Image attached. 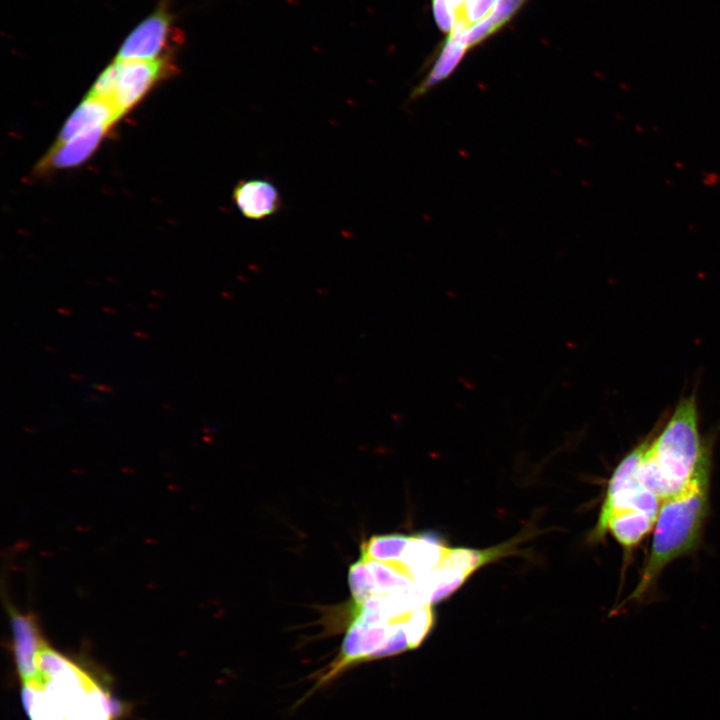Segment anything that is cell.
Instances as JSON below:
<instances>
[{"label":"cell","mask_w":720,"mask_h":720,"mask_svg":"<svg viewBox=\"0 0 720 720\" xmlns=\"http://www.w3.org/2000/svg\"><path fill=\"white\" fill-rule=\"evenodd\" d=\"M432 606L417 607L397 597L354 604L337 656L314 676L318 690L355 666L416 649L433 626Z\"/></svg>","instance_id":"1"},{"label":"cell","mask_w":720,"mask_h":720,"mask_svg":"<svg viewBox=\"0 0 720 720\" xmlns=\"http://www.w3.org/2000/svg\"><path fill=\"white\" fill-rule=\"evenodd\" d=\"M634 449L638 480L661 501L686 489L711 465V446L700 433L695 394L682 398Z\"/></svg>","instance_id":"2"},{"label":"cell","mask_w":720,"mask_h":720,"mask_svg":"<svg viewBox=\"0 0 720 720\" xmlns=\"http://www.w3.org/2000/svg\"><path fill=\"white\" fill-rule=\"evenodd\" d=\"M38 680L23 685L30 720H111L114 706L85 671L49 647L38 657Z\"/></svg>","instance_id":"3"},{"label":"cell","mask_w":720,"mask_h":720,"mask_svg":"<svg viewBox=\"0 0 720 720\" xmlns=\"http://www.w3.org/2000/svg\"><path fill=\"white\" fill-rule=\"evenodd\" d=\"M710 472L708 465L681 493L662 501L648 558L628 600L646 597L671 562L696 548L709 510Z\"/></svg>","instance_id":"4"},{"label":"cell","mask_w":720,"mask_h":720,"mask_svg":"<svg viewBox=\"0 0 720 720\" xmlns=\"http://www.w3.org/2000/svg\"><path fill=\"white\" fill-rule=\"evenodd\" d=\"M636 460L637 456L633 448L614 469L608 481L599 518L592 534L599 531L615 514L643 512L657 517L662 501L638 480Z\"/></svg>","instance_id":"5"},{"label":"cell","mask_w":720,"mask_h":720,"mask_svg":"<svg viewBox=\"0 0 720 720\" xmlns=\"http://www.w3.org/2000/svg\"><path fill=\"white\" fill-rule=\"evenodd\" d=\"M116 81L111 101L124 114L152 88L166 71L162 59L115 60Z\"/></svg>","instance_id":"6"},{"label":"cell","mask_w":720,"mask_h":720,"mask_svg":"<svg viewBox=\"0 0 720 720\" xmlns=\"http://www.w3.org/2000/svg\"><path fill=\"white\" fill-rule=\"evenodd\" d=\"M14 657L23 685L38 680V657L46 644L35 618L13 607L8 608Z\"/></svg>","instance_id":"7"},{"label":"cell","mask_w":720,"mask_h":720,"mask_svg":"<svg viewBox=\"0 0 720 720\" xmlns=\"http://www.w3.org/2000/svg\"><path fill=\"white\" fill-rule=\"evenodd\" d=\"M171 35L168 16L158 11L142 21L125 39L118 60H157Z\"/></svg>","instance_id":"8"},{"label":"cell","mask_w":720,"mask_h":720,"mask_svg":"<svg viewBox=\"0 0 720 720\" xmlns=\"http://www.w3.org/2000/svg\"><path fill=\"white\" fill-rule=\"evenodd\" d=\"M232 199L240 213L250 220L266 219L279 212L283 204L277 187L266 179L239 181Z\"/></svg>","instance_id":"9"},{"label":"cell","mask_w":720,"mask_h":720,"mask_svg":"<svg viewBox=\"0 0 720 720\" xmlns=\"http://www.w3.org/2000/svg\"><path fill=\"white\" fill-rule=\"evenodd\" d=\"M109 126L85 130L67 141L56 143L39 163V171L70 168L84 162L95 151Z\"/></svg>","instance_id":"10"},{"label":"cell","mask_w":720,"mask_h":720,"mask_svg":"<svg viewBox=\"0 0 720 720\" xmlns=\"http://www.w3.org/2000/svg\"><path fill=\"white\" fill-rule=\"evenodd\" d=\"M466 30L454 29L448 34L431 70L412 90L410 94L411 101L425 95L454 72L469 50L464 36Z\"/></svg>","instance_id":"11"},{"label":"cell","mask_w":720,"mask_h":720,"mask_svg":"<svg viewBox=\"0 0 720 720\" xmlns=\"http://www.w3.org/2000/svg\"><path fill=\"white\" fill-rule=\"evenodd\" d=\"M120 116L112 101L88 95L68 118L56 143L67 141L93 127H110Z\"/></svg>","instance_id":"12"},{"label":"cell","mask_w":720,"mask_h":720,"mask_svg":"<svg viewBox=\"0 0 720 720\" xmlns=\"http://www.w3.org/2000/svg\"><path fill=\"white\" fill-rule=\"evenodd\" d=\"M656 517L643 512H624L611 516L592 538L600 540L607 533L626 553L633 551L653 529Z\"/></svg>","instance_id":"13"},{"label":"cell","mask_w":720,"mask_h":720,"mask_svg":"<svg viewBox=\"0 0 720 720\" xmlns=\"http://www.w3.org/2000/svg\"><path fill=\"white\" fill-rule=\"evenodd\" d=\"M527 0H497L492 12L483 20L471 25L465 32L469 49L504 27Z\"/></svg>","instance_id":"14"},{"label":"cell","mask_w":720,"mask_h":720,"mask_svg":"<svg viewBox=\"0 0 720 720\" xmlns=\"http://www.w3.org/2000/svg\"><path fill=\"white\" fill-rule=\"evenodd\" d=\"M497 0H466L457 21L465 22L468 27L485 19L494 9Z\"/></svg>","instance_id":"15"},{"label":"cell","mask_w":720,"mask_h":720,"mask_svg":"<svg viewBox=\"0 0 720 720\" xmlns=\"http://www.w3.org/2000/svg\"><path fill=\"white\" fill-rule=\"evenodd\" d=\"M115 81L116 63L114 61L100 74L88 95L111 101L115 88Z\"/></svg>","instance_id":"16"},{"label":"cell","mask_w":720,"mask_h":720,"mask_svg":"<svg viewBox=\"0 0 720 720\" xmlns=\"http://www.w3.org/2000/svg\"><path fill=\"white\" fill-rule=\"evenodd\" d=\"M432 12L438 28L449 34L456 22L457 16L448 0H432Z\"/></svg>","instance_id":"17"},{"label":"cell","mask_w":720,"mask_h":720,"mask_svg":"<svg viewBox=\"0 0 720 720\" xmlns=\"http://www.w3.org/2000/svg\"><path fill=\"white\" fill-rule=\"evenodd\" d=\"M701 182L707 188H714L720 184V174L714 170L704 171L701 175Z\"/></svg>","instance_id":"18"},{"label":"cell","mask_w":720,"mask_h":720,"mask_svg":"<svg viewBox=\"0 0 720 720\" xmlns=\"http://www.w3.org/2000/svg\"><path fill=\"white\" fill-rule=\"evenodd\" d=\"M448 1L450 3L451 7L453 8V10L455 11L457 20H458L459 14H460L462 7H463L464 3L466 2V0H448Z\"/></svg>","instance_id":"19"},{"label":"cell","mask_w":720,"mask_h":720,"mask_svg":"<svg viewBox=\"0 0 720 720\" xmlns=\"http://www.w3.org/2000/svg\"><path fill=\"white\" fill-rule=\"evenodd\" d=\"M95 388H97L100 391H104L106 393H110L112 391V388L106 385H94Z\"/></svg>","instance_id":"20"},{"label":"cell","mask_w":720,"mask_h":720,"mask_svg":"<svg viewBox=\"0 0 720 720\" xmlns=\"http://www.w3.org/2000/svg\"><path fill=\"white\" fill-rule=\"evenodd\" d=\"M134 335H135L137 338H140V339H147V338H149V335H148L146 332H143V331H135V332H134Z\"/></svg>","instance_id":"21"},{"label":"cell","mask_w":720,"mask_h":720,"mask_svg":"<svg viewBox=\"0 0 720 720\" xmlns=\"http://www.w3.org/2000/svg\"><path fill=\"white\" fill-rule=\"evenodd\" d=\"M57 312L59 314L66 315V316L71 315V313H72L71 310H69L67 308H58Z\"/></svg>","instance_id":"22"},{"label":"cell","mask_w":720,"mask_h":720,"mask_svg":"<svg viewBox=\"0 0 720 720\" xmlns=\"http://www.w3.org/2000/svg\"><path fill=\"white\" fill-rule=\"evenodd\" d=\"M675 167H676L678 170H684V169H685V165L683 164L682 161H677V162H675Z\"/></svg>","instance_id":"23"},{"label":"cell","mask_w":720,"mask_h":720,"mask_svg":"<svg viewBox=\"0 0 720 720\" xmlns=\"http://www.w3.org/2000/svg\"><path fill=\"white\" fill-rule=\"evenodd\" d=\"M634 129H635V131H637L639 133H643L645 131V129L642 125H635Z\"/></svg>","instance_id":"24"},{"label":"cell","mask_w":720,"mask_h":720,"mask_svg":"<svg viewBox=\"0 0 720 720\" xmlns=\"http://www.w3.org/2000/svg\"><path fill=\"white\" fill-rule=\"evenodd\" d=\"M103 311H105L106 313H109V314L116 313V310L110 309V308H107V307H103Z\"/></svg>","instance_id":"25"},{"label":"cell","mask_w":720,"mask_h":720,"mask_svg":"<svg viewBox=\"0 0 720 720\" xmlns=\"http://www.w3.org/2000/svg\"><path fill=\"white\" fill-rule=\"evenodd\" d=\"M70 376H71L72 378L78 379V380H80V379L83 378L81 375H78V374H71Z\"/></svg>","instance_id":"26"},{"label":"cell","mask_w":720,"mask_h":720,"mask_svg":"<svg viewBox=\"0 0 720 720\" xmlns=\"http://www.w3.org/2000/svg\"><path fill=\"white\" fill-rule=\"evenodd\" d=\"M652 130H653V131H659V127L654 125V126H652Z\"/></svg>","instance_id":"27"}]
</instances>
